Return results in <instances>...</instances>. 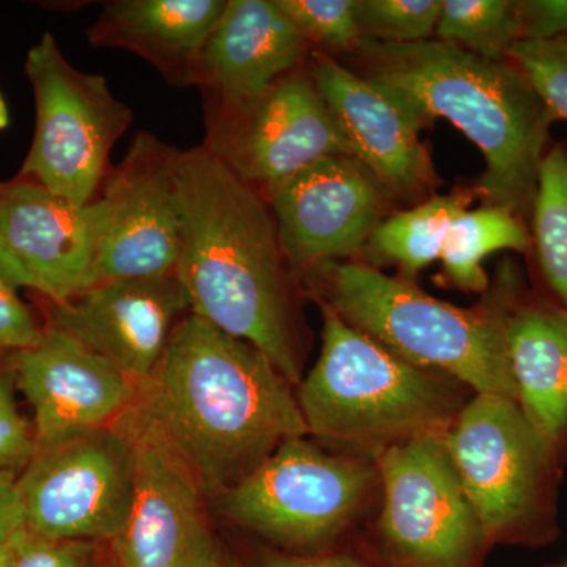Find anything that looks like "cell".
<instances>
[{
  "label": "cell",
  "mask_w": 567,
  "mask_h": 567,
  "mask_svg": "<svg viewBox=\"0 0 567 567\" xmlns=\"http://www.w3.org/2000/svg\"><path fill=\"white\" fill-rule=\"evenodd\" d=\"M106 216L102 197L76 205L21 175L0 183V235L29 289L54 305L91 289Z\"/></svg>",
  "instance_id": "cell-17"
},
{
  "label": "cell",
  "mask_w": 567,
  "mask_h": 567,
  "mask_svg": "<svg viewBox=\"0 0 567 567\" xmlns=\"http://www.w3.org/2000/svg\"><path fill=\"white\" fill-rule=\"evenodd\" d=\"M10 125V112L7 106L6 100H3L2 92H0V132L6 130Z\"/></svg>",
  "instance_id": "cell-37"
},
{
  "label": "cell",
  "mask_w": 567,
  "mask_h": 567,
  "mask_svg": "<svg viewBox=\"0 0 567 567\" xmlns=\"http://www.w3.org/2000/svg\"><path fill=\"white\" fill-rule=\"evenodd\" d=\"M524 41L567 35V0H520Z\"/></svg>",
  "instance_id": "cell-32"
},
{
  "label": "cell",
  "mask_w": 567,
  "mask_h": 567,
  "mask_svg": "<svg viewBox=\"0 0 567 567\" xmlns=\"http://www.w3.org/2000/svg\"><path fill=\"white\" fill-rule=\"evenodd\" d=\"M174 182L181 223L175 276L189 315L256 347L290 385H300L286 257L270 207L204 145L178 152Z\"/></svg>",
  "instance_id": "cell-2"
},
{
  "label": "cell",
  "mask_w": 567,
  "mask_h": 567,
  "mask_svg": "<svg viewBox=\"0 0 567 567\" xmlns=\"http://www.w3.org/2000/svg\"><path fill=\"white\" fill-rule=\"evenodd\" d=\"M24 69L35 100V133L20 175L89 205L133 112L112 95L102 74L74 69L50 32L28 52Z\"/></svg>",
  "instance_id": "cell-6"
},
{
  "label": "cell",
  "mask_w": 567,
  "mask_h": 567,
  "mask_svg": "<svg viewBox=\"0 0 567 567\" xmlns=\"http://www.w3.org/2000/svg\"><path fill=\"white\" fill-rule=\"evenodd\" d=\"M262 567H368L357 559L333 555V557H297V555H268Z\"/></svg>",
  "instance_id": "cell-34"
},
{
  "label": "cell",
  "mask_w": 567,
  "mask_h": 567,
  "mask_svg": "<svg viewBox=\"0 0 567 567\" xmlns=\"http://www.w3.org/2000/svg\"><path fill=\"white\" fill-rule=\"evenodd\" d=\"M25 528L18 475L0 472V540Z\"/></svg>",
  "instance_id": "cell-33"
},
{
  "label": "cell",
  "mask_w": 567,
  "mask_h": 567,
  "mask_svg": "<svg viewBox=\"0 0 567 567\" xmlns=\"http://www.w3.org/2000/svg\"><path fill=\"white\" fill-rule=\"evenodd\" d=\"M0 275H2L11 286L28 287L29 289L28 276H25L24 270H22L17 257L10 251L9 245L6 244L2 235H0Z\"/></svg>",
  "instance_id": "cell-35"
},
{
  "label": "cell",
  "mask_w": 567,
  "mask_h": 567,
  "mask_svg": "<svg viewBox=\"0 0 567 567\" xmlns=\"http://www.w3.org/2000/svg\"><path fill=\"white\" fill-rule=\"evenodd\" d=\"M20 532L14 533L13 536L7 537V539L0 540V567H13Z\"/></svg>",
  "instance_id": "cell-36"
},
{
  "label": "cell",
  "mask_w": 567,
  "mask_h": 567,
  "mask_svg": "<svg viewBox=\"0 0 567 567\" xmlns=\"http://www.w3.org/2000/svg\"><path fill=\"white\" fill-rule=\"evenodd\" d=\"M43 333L31 309L18 297L17 287L0 275V350L31 349Z\"/></svg>",
  "instance_id": "cell-31"
},
{
  "label": "cell",
  "mask_w": 567,
  "mask_h": 567,
  "mask_svg": "<svg viewBox=\"0 0 567 567\" xmlns=\"http://www.w3.org/2000/svg\"><path fill=\"white\" fill-rule=\"evenodd\" d=\"M383 483L380 533L409 567H473L484 533L447 454L443 434L377 454Z\"/></svg>",
  "instance_id": "cell-9"
},
{
  "label": "cell",
  "mask_w": 567,
  "mask_h": 567,
  "mask_svg": "<svg viewBox=\"0 0 567 567\" xmlns=\"http://www.w3.org/2000/svg\"><path fill=\"white\" fill-rule=\"evenodd\" d=\"M532 233L524 219L499 207L465 210L451 224L440 260L454 286L470 292L486 290L488 279L483 262L491 254L513 249L528 252Z\"/></svg>",
  "instance_id": "cell-22"
},
{
  "label": "cell",
  "mask_w": 567,
  "mask_h": 567,
  "mask_svg": "<svg viewBox=\"0 0 567 567\" xmlns=\"http://www.w3.org/2000/svg\"><path fill=\"white\" fill-rule=\"evenodd\" d=\"M308 41L276 0H227L221 20L205 44L196 87L212 107L251 102L295 69Z\"/></svg>",
  "instance_id": "cell-19"
},
{
  "label": "cell",
  "mask_w": 567,
  "mask_h": 567,
  "mask_svg": "<svg viewBox=\"0 0 567 567\" xmlns=\"http://www.w3.org/2000/svg\"><path fill=\"white\" fill-rule=\"evenodd\" d=\"M472 200L470 193L447 194L395 213L379 224L365 246L377 259L417 274L440 260L451 224L468 210Z\"/></svg>",
  "instance_id": "cell-23"
},
{
  "label": "cell",
  "mask_w": 567,
  "mask_h": 567,
  "mask_svg": "<svg viewBox=\"0 0 567 567\" xmlns=\"http://www.w3.org/2000/svg\"><path fill=\"white\" fill-rule=\"evenodd\" d=\"M95 567H117V565H115V559H112V561H102V563H100V559H99V561H96Z\"/></svg>",
  "instance_id": "cell-38"
},
{
  "label": "cell",
  "mask_w": 567,
  "mask_h": 567,
  "mask_svg": "<svg viewBox=\"0 0 567 567\" xmlns=\"http://www.w3.org/2000/svg\"><path fill=\"white\" fill-rule=\"evenodd\" d=\"M308 43L330 50L360 47L357 0H276Z\"/></svg>",
  "instance_id": "cell-27"
},
{
  "label": "cell",
  "mask_w": 567,
  "mask_h": 567,
  "mask_svg": "<svg viewBox=\"0 0 567 567\" xmlns=\"http://www.w3.org/2000/svg\"><path fill=\"white\" fill-rule=\"evenodd\" d=\"M312 81L353 158L391 196L412 199L431 188L435 173L420 141L421 126L388 93L324 55L316 63Z\"/></svg>",
  "instance_id": "cell-18"
},
{
  "label": "cell",
  "mask_w": 567,
  "mask_h": 567,
  "mask_svg": "<svg viewBox=\"0 0 567 567\" xmlns=\"http://www.w3.org/2000/svg\"><path fill=\"white\" fill-rule=\"evenodd\" d=\"M374 481L371 466L287 440L248 476L218 495L240 527L289 547L327 543L352 520Z\"/></svg>",
  "instance_id": "cell-8"
},
{
  "label": "cell",
  "mask_w": 567,
  "mask_h": 567,
  "mask_svg": "<svg viewBox=\"0 0 567 567\" xmlns=\"http://www.w3.org/2000/svg\"><path fill=\"white\" fill-rule=\"evenodd\" d=\"M25 528L58 540L121 535L134 492V445L123 421L37 446L18 475Z\"/></svg>",
  "instance_id": "cell-7"
},
{
  "label": "cell",
  "mask_w": 567,
  "mask_h": 567,
  "mask_svg": "<svg viewBox=\"0 0 567 567\" xmlns=\"http://www.w3.org/2000/svg\"><path fill=\"white\" fill-rule=\"evenodd\" d=\"M290 383L256 347L183 317L137 406L218 496L287 440L308 435Z\"/></svg>",
  "instance_id": "cell-1"
},
{
  "label": "cell",
  "mask_w": 567,
  "mask_h": 567,
  "mask_svg": "<svg viewBox=\"0 0 567 567\" xmlns=\"http://www.w3.org/2000/svg\"><path fill=\"white\" fill-rule=\"evenodd\" d=\"M178 151L155 134L134 136L102 196L107 216L92 287L125 279L175 275L181 256V223L175 204Z\"/></svg>",
  "instance_id": "cell-13"
},
{
  "label": "cell",
  "mask_w": 567,
  "mask_h": 567,
  "mask_svg": "<svg viewBox=\"0 0 567 567\" xmlns=\"http://www.w3.org/2000/svg\"><path fill=\"white\" fill-rule=\"evenodd\" d=\"M14 382L35 416L37 446L111 427L140 399V386L80 341L48 324L14 353Z\"/></svg>",
  "instance_id": "cell-15"
},
{
  "label": "cell",
  "mask_w": 567,
  "mask_h": 567,
  "mask_svg": "<svg viewBox=\"0 0 567 567\" xmlns=\"http://www.w3.org/2000/svg\"><path fill=\"white\" fill-rule=\"evenodd\" d=\"M328 308L406 363L465 383L477 394L516 399L506 308L464 309L361 264L319 265Z\"/></svg>",
  "instance_id": "cell-5"
},
{
  "label": "cell",
  "mask_w": 567,
  "mask_h": 567,
  "mask_svg": "<svg viewBox=\"0 0 567 567\" xmlns=\"http://www.w3.org/2000/svg\"><path fill=\"white\" fill-rule=\"evenodd\" d=\"M451 380L406 363L323 306L322 352L297 402L308 434L382 451L445 434L461 405Z\"/></svg>",
  "instance_id": "cell-4"
},
{
  "label": "cell",
  "mask_w": 567,
  "mask_h": 567,
  "mask_svg": "<svg viewBox=\"0 0 567 567\" xmlns=\"http://www.w3.org/2000/svg\"><path fill=\"white\" fill-rule=\"evenodd\" d=\"M204 147L264 188L327 156H352L315 81L298 74L251 102L212 107Z\"/></svg>",
  "instance_id": "cell-11"
},
{
  "label": "cell",
  "mask_w": 567,
  "mask_h": 567,
  "mask_svg": "<svg viewBox=\"0 0 567 567\" xmlns=\"http://www.w3.org/2000/svg\"><path fill=\"white\" fill-rule=\"evenodd\" d=\"M189 315L177 276L99 284L65 303H51L50 327L80 341L137 386L158 368L174 328Z\"/></svg>",
  "instance_id": "cell-16"
},
{
  "label": "cell",
  "mask_w": 567,
  "mask_h": 567,
  "mask_svg": "<svg viewBox=\"0 0 567 567\" xmlns=\"http://www.w3.org/2000/svg\"><path fill=\"white\" fill-rule=\"evenodd\" d=\"M443 440L484 536L520 522L535 499L548 445L516 399L477 394Z\"/></svg>",
  "instance_id": "cell-12"
},
{
  "label": "cell",
  "mask_w": 567,
  "mask_h": 567,
  "mask_svg": "<svg viewBox=\"0 0 567 567\" xmlns=\"http://www.w3.org/2000/svg\"><path fill=\"white\" fill-rule=\"evenodd\" d=\"M435 33L487 61H507L524 41L520 0H443Z\"/></svg>",
  "instance_id": "cell-25"
},
{
  "label": "cell",
  "mask_w": 567,
  "mask_h": 567,
  "mask_svg": "<svg viewBox=\"0 0 567 567\" xmlns=\"http://www.w3.org/2000/svg\"><path fill=\"white\" fill-rule=\"evenodd\" d=\"M361 76L379 85L417 123L456 125L483 152L480 189L487 205L529 223L540 164L555 118L511 61H487L440 40L361 41Z\"/></svg>",
  "instance_id": "cell-3"
},
{
  "label": "cell",
  "mask_w": 567,
  "mask_h": 567,
  "mask_svg": "<svg viewBox=\"0 0 567 567\" xmlns=\"http://www.w3.org/2000/svg\"><path fill=\"white\" fill-rule=\"evenodd\" d=\"M514 63L532 82L557 121H567V35L546 41H522L511 50Z\"/></svg>",
  "instance_id": "cell-28"
},
{
  "label": "cell",
  "mask_w": 567,
  "mask_h": 567,
  "mask_svg": "<svg viewBox=\"0 0 567 567\" xmlns=\"http://www.w3.org/2000/svg\"><path fill=\"white\" fill-rule=\"evenodd\" d=\"M123 424L134 445V492L117 567H226L208 527L203 488L162 432L134 405Z\"/></svg>",
  "instance_id": "cell-10"
},
{
  "label": "cell",
  "mask_w": 567,
  "mask_h": 567,
  "mask_svg": "<svg viewBox=\"0 0 567 567\" xmlns=\"http://www.w3.org/2000/svg\"><path fill=\"white\" fill-rule=\"evenodd\" d=\"M507 353L525 415L554 446L567 427V312L517 308L507 323Z\"/></svg>",
  "instance_id": "cell-21"
},
{
  "label": "cell",
  "mask_w": 567,
  "mask_h": 567,
  "mask_svg": "<svg viewBox=\"0 0 567 567\" xmlns=\"http://www.w3.org/2000/svg\"><path fill=\"white\" fill-rule=\"evenodd\" d=\"M529 233L544 279L567 312V142L548 147L540 164Z\"/></svg>",
  "instance_id": "cell-24"
},
{
  "label": "cell",
  "mask_w": 567,
  "mask_h": 567,
  "mask_svg": "<svg viewBox=\"0 0 567 567\" xmlns=\"http://www.w3.org/2000/svg\"><path fill=\"white\" fill-rule=\"evenodd\" d=\"M265 192L284 257L306 268L365 248L391 196L353 156H327Z\"/></svg>",
  "instance_id": "cell-14"
},
{
  "label": "cell",
  "mask_w": 567,
  "mask_h": 567,
  "mask_svg": "<svg viewBox=\"0 0 567 567\" xmlns=\"http://www.w3.org/2000/svg\"><path fill=\"white\" fill-rule=\"evenodd\" d=\"M14 374L0 371V472L20 475L37 451L35 431L14 399Z\"/></svg>",
  "instance_id": "cell-29"
},
{
  "label": "cell",
  "mask_w": 567,
  "mask_h": 567,
  "mask_svg": "<svg viewBox=\"0 0 567 567\" xmlns=\"http://www.w3.org/2000/svg\"><path fill=\"white\" fill-rule=\"evenodd\" d=\"M443 0H357L363 41L405 44L431 40Z\"/></svg>",
  "instance_id": "cell-26"
},
{
  "label": "cell",
  "mask_w": 567,
  "mask_h": 567,
  "mask_svg": "<svg viewBox=\"0 0 567 567\" xmlns=\"http://www.w3.org/2000/svg\"><path fill=\"white\" fill-rule=\"evenodd\" d=\"M226 6L227 0H111L85 37L92 47L140 55L175 87H193Z\"/></svg>",
  "instance_id": "cell-20"
},
{
  "label": "cell",
  "mask_w": 567,
  "mask_h": 567,
  "mask_svg": "<svg viewBox=\"0 0 567 567\" xmlns=\"http://www.w3.org/2000/svg\"><path fill=\"white\" fill-rule=\"evenodd\" d=\"M99 543L48 539L24 528L18 536L13 567H95Z\"/></svg>",
  "instance_id": "cell-30"
}]
</instances>
